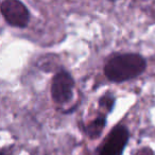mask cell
<instances>
[{"mask_svg": "<svg viewBox=\"0 0 155 155\" xmlns=\"http://www.w3.org/2000/svg\"><path fill=\"white\" fill-rule=\"evenodd\" d=\"M147 68V61L138 53H121L110 58L104 65V74L114 83H122L139 77Z\"/></svg>", "mask_w": 155, "mask_h": 155, "instance_id": "obj_1", "label": "cell"}, {"mask_svg": "<svg viewBox=\"0 0 155 155\" xmlns=\"http://www.w3.org/2000/svg\"><path fill=\"white\" fill-rule=\"evenodd\" d=\"M0 11L7 24L14 28L24 29L30 22V12L19 0H3Z\"/></svg>", "mask_w": 155, "mask_h": 155, "instance_id": "obj_3", "label": "cell"}, {"mask_svg": "<svg viewBox=\"0 0 155 155\" xmlns=\"http://www.w3.org/2000/svg\"><path fill=\"white\" fill-rule=\"evenodd\" d=\"M0 155H12L11 148H2L0 151Z\"/></svg>", "mask_w": 155, "mask_h": 155, "instance_id": "obj_8", "label": "cell"}, {"mask_svg": "<svg viewBox=\"0 0 155 155\" xmlns=\"http://www.w3.org/2000/svg\"><path fill=\"white\" fill-rule=\"evenodd\" d=\"M130 139V132L124 125H115L108 133L98 155H122Z\"/></svg>", "mask_w": 155, "mask_h": 155, "instance_id": "obj_4", "label": "cell"}, {"mask_svg": "<svg viewBox=\"0 0 155 155\" xmlns=\"http://www.w3.org/2000/svg\"><path fill=\"white\" fill-rule=\"evenodd\" d=\"M116 104V98L110 91H106L103 96L99 99V107L102 110V113L105 112L106 114L112 113Z\"/></svg>", "mask_w": 155, "mask_h": 155, "instance_id": "obj_6", "label": "cell"}, {"mask_svg": "<svg viewBox=\"0 0 155 155\" xmlns=\"http://www.w3.org/2000/svg\"><path fill=\"white\" fill-rule=\"evenodd\" d=\"M106 125V114L100 113L95 117V119L85 124V133L91 139H98L101 136L104 127Z\"/></svg>", "mask_w": 155, "mask_h": 155, "instance_id": "obj_5", "label": "cell"}, {"mask_svg": "<svg viewBox=\"0 0 155 155\" xmlns=\"http://www.w3.org/2000/svg\"><path fill=\"white\" fill-rule=\"evenodd\" d=\"M134 155H155V154L151 148H149V147H143V148L136 151Z\"/></svg>", "mask_w": 155, "mask_h": 155, "instance_id": "obj_7", "label": "cell"}, {"mask_svg": "<svg viewBox=\"0 0 155 155\" xmlns=\"http://www.w3.org/2000/svg\"><path fill=\"white\" fill-rule=\"evenodd\" d=\"M74 80L66 70H60L54 74L51 81V98L56 104L64 105L72 100Z\"/></svg>", "mask_w": 155, "mask_h": 155, "instance_id": "obj_2", "label": "cell"}]
</instances>
